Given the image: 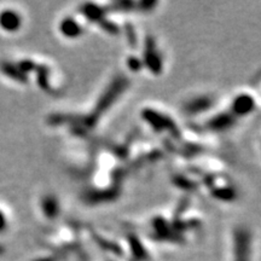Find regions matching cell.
<instances>
[{"label": "cell", "mask_w": 261, "mask_h": 261, "mask_svg": "<svg viewBox=\"0 0 261 261\" xmlns=\"http://www.w3.org/2000/svg\"><path fill=\"white\" fill-rule=\"evenodd\" d=\"M250 237L247 230L240 228L234 234V261H249Z\"/></svg>", "instance_id": "obj_1"}, {"label": "cell", "mask_w": 261, "mask_h": 261, "mask_svg": "<svg viewBox=\"0 0 261 261\" xmlns=\"http://www.w3.org/2000/svg\"><path fill=\"white\" fill-rule=\"evenodd\" d=\"M0 27L6 32H16L21 27V16L12 10H5L0 14Z\"/></svg>", "instance_id": "obj_2"}, {"label": "cell", "mask_w": 261, "mask_h": 261, "mask_svg": "<svg viewBox=\"0 0 261 261\" xmlns=\"http://www.w3.org/2000/svg\"><path fill=\"white\" fill-rule=\"evenodd\" d=\"M253 108H254L253 98H250V96H247V94L240 96L233 103L234 113L240 114V115L250 113L253 110Z\"/></svg>", "instance_id": "obj_3"}, {"label": "cell", "mask_w": 261, "mask_h": 261, "mask_svg": "<svg viewBox=\"0 0 261 261\" xmlns=\"http://www.w3.org/2000/svg\"><path fill=\"white\" fill-rule=\"evenodd\" d=\"M80 24L76 21H74L73 18H65V21L62 22L61 24V31L65 37L68 38H75L77 35H80L81 33Z\"/></svg>", "instance_id": "obj_4"}, {"label": "cell", "mask_w": 261, "mask_h": 261, "mask_svg": "<svg viewBox=\"0 0 261 261\" xmlns=\"http://www.w3.org/2000/svg\"><path fill=\"white\" fill-rule=\"evenodd\" d=\"M232 116L228 115V114L219 115V116L214 117V119H212L210 123H208V126H210V128H212V129H218V130L225 129V128H227V127H230L233 123V117Z\"/></svg>", "instance_id": "obj_5"}, {"label": "cell", "mask_w": 261, "mask_h": 261, "mask_svg": "<svg viewBox=\"0 0 261 261\" xmlns=\"http://www.w3.org/2000/svg\"><path fill=\"white\" fill-rule=\"evenodd\" d=\"M0 69L3 70V73H4L5 75H8V76L11 77V79L19 81V83H23V81H25L24 74L19 70V68L17 67V65H14L11 63H6V62H4V63H2V65H0Z\"/></svg>", "instance_id": "obj_6"}, {"label": "cell", "mask_w": 261, "mask_h": 261, "mask_svg": "<svg viewBox=\"0 0 261 261\" xmlns=\"http://www.w3.org/2000/svg\"><path fill=\"white\" fill-rule=\"evenodd\" d=\"M42 208H44L45 214H46L47 217H54V215L57 214L56 213V212H57V202L55 201L52 197H47L46 200L44 201Z\"/></svg>", "instance_id": "obj_7"}, {"label": "cell", "mask_w": 261, "mask_h": 261, "mask_svg": "<svg viewBox=\"0 0 261 261\" xmlns=\"http://www.w3.org/2000/svg\"><path fill=\"white\" fill-rule=\"evenodd\" d=\"M208 100H205V99H203V100H192V102L189 104V107H188V109L190 110L191 113H194V112H200V110H203V109H205V108L208 107Z\"/></svg>", "instance_id": "obj_8"}, {"label": "cell", "mask_w": 261, "mask_h": 261, "mask_svg": "<svg viewBox=\"0 0 261 261\" xmlns=\"http://www.w3.org/2000/svg\"><path fill=\"white\" fill-rule=\"evenodd\" d=\"M5 227H6V219L4 215H3L2 212H0V231L4 230Z\"/></svg>", "instance_id": "obj_9"}, {"label": "cell", "mask_w": 261, "mask_h": 261, "mask_svg": "<svg viewBox=\"0 0 261 261\" xmlns=\"http://www.w3.org/2000/svg\"><path fill=\"white\" fill-rule=\"evenodd\" d=\"M3 253H4V248L0 246V254H3Z\"/></svg>", "instance_id": "obj_10"}]
</instances>
